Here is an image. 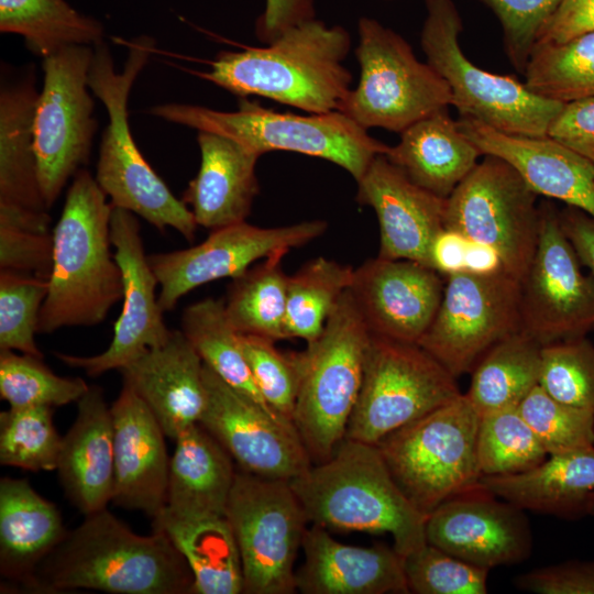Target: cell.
<instances>
[{
  "label": "cell",
  "instance_id": "cell-18",
  "mask_svg": "<svg viewBox=\"0 0 594 594\" xmlns=\"http://www.w3.org/2000/svg\"><path fill=\"white\" fill-rule=\"evenodd\" d=\"M204 381L206 405L199 424L237 468L290 482L312 465L294 424L230 386L205 364Z\"/></svg>",
  "mask_w": 594,
  "mask_h": 594
},
{
  "label": "cell",
  "instance_id": "cell-44",
  "mask_svg": "<svg viewBox=\"0 0 594 594\" xmlns=\"http://www.w3.org/2000/svg\"><path fill=\"white\" fill-rule=\"evenodd\" d=\"M48 211L0 207V270L48 280L53 265V231Z\"/></svg>",
  "mask_w": 594,
  "mask_h": 594
},
{
  "label": "cell",
  "instance_id": "cell-4",
  "mask_svg": "<svg viewBox=\"0 0 594 594\" xmlns=\"http://www.w3.org/2000/svg\"><path fill=\"white\" fill-rule=\"evenodd\" d=\"M154 50L153 37L141 35L131 40L124 67L117 73L107 45L102 42L94 46L88 86L105 105L109 118L95 178L112 206L131 211L161 232L173 228L193 241L198 227L193 212L147 163L129 125L130 91Z\"/></svg>",
  "mask_w": 594,
  "mask_h": 594
},
{
  "label": "cell",
  "instance_id": "cell-13",
  "mask_svg": "<svg viewBox=\"0 0 594 594\" xmlns=\"http://www.w3.org/2000/svg\"><path fill=\"white\" fill-rule=\"evenodd\" d=\"M538 196L509 163L484 155L447 198L444 227L495 248L505 272L520 282L538 243Z\"/></svg>",
  "mask_w": 594,
  "mask_h": 594
},
{
  "label": "cell",
  "instance_id": "cell-46",
  "mask_svg": "<svg viewBox=\"0 0 594 594\" xmlns=\"http://www.w3.org/2000/svg\"><path fill=\"white\" fill-rule=\"evenodd\" d=\"M47 290L46 279L0 270V351L43 358L34 336Z\"/></svg>",
  "mask_w": 594,
  "mask_h": 594
},
{
  "label": "cell",
  "instance_id": "cell-25",
  "mask_svg": "<svg viewBox=\"0 0 594 594\" xmlns=\"http://www.w3.org/2000/svg\"><path fill=\"white\" fill-rule=\"evenodd\" d=\"M120 372L174 440L198 424L206 405L204 362L182 330L147 349Z\"/></svg>",
  "mask_w": 594,
  "mask_h": 594
},
{
  "label": "cell",
  "instance_id": "cell-50",
  "mask_svg": "<svg viewBox=\"0 0 594 594\" xmlns=\"http://www.w3.org/2000/svg\"><path fill=\"white\" fill-rule=\"evenodd\" d=\"M496 15L508 59L524 73L537 34L561 0H480Z\"/></svg>",
  "mask_w": 594,
  "mask_h": 594
},
{
  "label": "cell",
  "instance_id": "cell-40",
  "mask_svg": "<svg viewBox=\"0 0 594 594\" xmlns=\"http://www.w3.org/2000/svg\"><path fill=\"white\" fill-rule=\"evenodd\" d=\"M522 74L528 89L548 100L568 103L594 97V32L535 45Z\"/></svg>",
  "mask_w": 594,
  "mask_h": 594
},
{
  "label": "cell",
  "instance_id": "cell-53",
  "mask_svg": "<svg viewBox=\"0 0 594 594\" xmlns=\"http://www.w3.org/2000/svg\"><path fill=\"white\" fill-rule=\"evenodd\" d=\"M592 32L594 0H561L541 25L535 45L560 44Z\"/></svg>",
  "mask_w": 594,
  "mask_h": 594
},
{
  "label": "cell",
  "instance_id": "cell-21",
  "mask_svg": "<svg viewBox=\"0 0 594 594\" xmlns=\"http://www.w3.org/2000/svg\"><path fill=\"white\" fill-rule=\"evenodd\" d=\"M442 275L410 260L375 257L354 270L351 295L373 336L418 343L442 299Z\"/></svg>",
  "mask_w": 594,
  "mask_h": 594
},
{
  "label": "cell",
  "instance_id": "cell-54",
  "mask_svg": "<svg viewBox=\"0 0 594 594\" xmlns=\"http://www.w3.org/2000/svg\"><path fill=\"white\" fill-rule=\"evenodd\" d=\"M315 18V0H266L256 20L255 33L268 44L287 29Z\"/></svg>",
  "mask_w": 594,
  "mask_h": 594
},
{
  "label": "cell",
  "instance_id": "cell-38",
  "mask_svg": "<svg viewBox=\"0 0 594 594\" xmlns=\"http://www.w3.org/2000/svg\"><path fill=\"white\" fill-rule=\"evenodd\" d=\"M284 254L251 266L233 278L224 300L227 316L240 334L279 341L286 331L287 278L282 267Z\"/></svg>",
  "mask_w": 594,
  "mask_h": 594
},
{
  "label": "cell",
  "instance_id": "cell-49",
  "mask_svg": "<svg viewBox=\"0 0 594 594\" xmlns=\"http://www.w3.org/2000/svg\"><path fill=\"white\" fill-rule=\"evenodd\" d=\"M409 593L485 594L490 570L468 563L428 542L403 557Z\"/></svg>",
  "mask_w": 594,
  "mask_h": 594
},
{
  "label": "cell",
  "instance_id": "cell-2",
  "mask_svg": "<svg viewBox=\"0 0 594 594\" xmlns=\"http://www.w3.org/2000/svg\"><path fill=\"white\" fill-rule=\"evenodd\" d=\"M351 35L340 25L310 19L284 31L265 47L220 52L206 80L244 98L260 96L309 113L339 111L351 90L343 62Z\"/></svg>",
  "mask_w": 594,
  "mask_h": 594
},
{
  "label": "cell",
  "instance_id": "cell-33",
  "mask_svg": "<svg viewBox=\"0 0 594 594\" xmlns=\"http://www.w3.org/2000/svg\"><path fill=\"white\" fill-rule=\"evenodd\" d=\"M34 74L0 89V207L46 212L34 150Z\"/></svg>",
  "mask_w": 594,
  "mask_h": 594
},
{
  "label": "cell",
  "instance_id": "cell-28",
  "mask_svg": "<svg viewBox=\"0 0 594 594\" xmlns=\"http://www.w3.org/2000/svg\"><path fill=\"white\" fill-rule=\"evenodd\" d=\"M200 166L182 200L198 226L216 230L244 222L260 193L255 173L258 155L212 132L198 131Z\"/></svg>",
  "mask_w": 594,
  "mask_h": 594
},
{
  "label": "cell",
  "instance_id": "cell-34",
  "mask_svg": "<svg viewBox=\"0 0 594 594\" xmlns=\"http://www.w3.org/2000/svg\"><path fill=\"white\" fill-rule=\"evenodd\" d=\"M152 526L186 560L194 578L191 594L243 593L240 552L226 516L179 519L161 512Z\"/></svg>",
  "mask_w": 594,
  "mask_h": 594
},
{
  "label": "cell",
  "instance_id": "cell-16",
  "mask_svg": "<svg viewBox=\"0 0 594 594\" xmlns=\"http://www.w3.org/2000/svg\"><path fill=\"white\" fill-rule=\"evenodd\" d=\"M537 248L520 280L521 330L541 345L594 331V276L584 274L550 201L540 205Z\"/></svg>",
  "mask_w": 594,
  "mask_h": 594
},
{
  "label": "cell",
  "instance_id": "cell-15",
  "mask_svg": "<svg viewBox=\"0 0 594 594\" xmlns=\"http://www.w3.org/2000/svg\"><path fill=\"white\" fill-rule=\"evenodd\" d=\"M446 278L437 314L417 344L458 378L492 346L521 330L520 282L506 272Z\"/></svg>",
  "mask_w": 594,
  "mask_h": 594
},
{
  "label": "cell",
  "instance_id": "cell-9",
  "mask_svg": "<svg viewBox=\"0 0 594 594\" xmlns=\"http://www.w3.org/2000/svg\"><path fill=\"white\" fill-rule=\"evenodd\" d=\"M425 7L420 45L426 62L448 84L451 106L460 117L508 134L546 136L564 103L534 94L512 76L473 64L460 45L462 19L453 0H425Z\"/></svg>",
  "mask_w": 594,
  "mask_h": 594
},
{
  "label": "cell",
  "instance_id": "cell-11",
  "mask_svg": "<svg viewBox=\"0 0 594 594\" xmlns=\"http://www.w3.org/2000/svg\"><path fill=\"white\" fill-rule=\"evenodd\" d=\"M226 517L240 552L243 593L296 592L295 561L309 521L290 482L237 468Z\"/></svg>",
  "mask_w": 594,
  "mask_h": 594
},
{
  "label": "cell",
  "instance_id": "cell-19",
  "mask_svg": "<svg viewBox=\"0 0 594 594\" xmlns=\"http://www.w3.org/2000/svg\"><path fill=\"white\" fill-rule=\"evenodd\" d=\"M110 239L123 276V305L113 338L103 352L92 356L54 353L63 363L81 369L89 376L120 371L147 349L164 343L170 332L164 322L156 295L158 283L144 253L135 215L113 206Z\"/></svg>",
  "mask_w": 594,
  "mask_h": 594
},
{
  "label": "cell",
  "instance_id": "cell-41",
  "mask_svg": "<svg viewBox=\"0 0 594 594\" xmlns=\"http://www.w3.org/2000/svg\"><path fill=\"white\" fill-rule=\"evenodd\" d=\"M547 457V451L518 408L481 415L477 460L482 476L525 472Z\"/></svg>",
  "mask_w": 594,
  "mask_h": 594
},
{
  "label": "cell",
  "instance_id": "cell-51",
  "mask_svg": "<svg viewBox=\"0 0 594 594\" xmlns=\"http://www.w3.org/2000/svg\"><path fill=\"white\" fill-rule=\"evenodd\" d=\"M517 587L537 594H594V560H571L516 578Z\"/></svg>",
  "mask_w": 594,
  "mask_h": 594
},
{
  "label": "cell",
  "instance_id": "cell-37",
  "mask_svg": "<svg viewBox=\"0 0 594 594\" xmlns=\"http://www.w3.org/2000/svg\"><path fill=\"white\" fill-rule=\"evenodd\" d=\"M182 331L208 369L273 411L254 382L241 346L240 333L227 316L223 299L209 297L189 305L182 316Z\"/></svg>",
  "mask_w": 594,
  "mask_h": 594
},
{
  "label": "cell",
  "instance_id": "cell-35",
  "mask_svg": "<svg viewBox=\"0 0 594 594\" xmlns=\"http://www.w3.org/2000/svg\"><path fill=\"white\" fill-rule=\"evenodd\" d=\"M542 346L522 330L492 346L473 367L466 397L481 415L517 408L539 385Z\"/></svg>",
  "mask_w": 594,
  "mask_h": 594
},
{
  "label": "cell",
  "instance_id": "cell-55",
  "mask_svg": "<svg viewBox=\"0 0 594 594\" xmlns=\"http://www.w3.org/2000/svg\"><path fill=\"white\" fill-rule=\"evenodd\" d=\"M468 244L462 233L444 227L431 244V267L444 277L465 272Z\"/></svg>",
  "mask_w": 594,
  "mask_h": 594
},
{
  "label": "cell",
  "instance_id": "cell-14",
  "mask_svg": "<svg viewBox=\"0 0 594 594\" xmlns=\"http://www.w3.org/2000/svg\"><path fill=\"white\" fill-rule=\"evenodd\" d=\"M94 46L74 45L43 58L44 80L34 114L40 187L50 209L89 161L97 131L88 72Z\"/></svg>",
  "mask_w": 594,
  "mask_h": 594
},
{
  "label": "cell",
  "instance_id": "cell-20",
  "mask_svg": "<svg viewBox=\"0 0 594 594\" xmlns=\"http://www.w3.org/2000/svg\"><path fill=\"white\" fill-rule=\"evenodd\" d=\"M425 535L428 543L486 570L520 563L532 548L524 509L480 486L431 512Z\"/></svg>",
  "mask_w": 594,
  "mask_h": 594
},
{
  "label": "cell",
  "instance_id": "cell-32",
  "mask_svg": "<svg viewBox=\"0 0 594 594\" xmlns=\"http://www.w3.org/2000/svg\"><path fill=\"white\" fill-rule=\"evenodd\" d=\"M479 486L524 510L583 517L594 493V446L549 454L525 472L482 476Z\"/></svg>",
  "mask_w": 594,
  "mask_h": 594
},
{
  "label": "cell",
  "instance_id": "cell-7",
  "mask_svg": "<svg viewBox=\"0 0 594 594\" xmlns=\"http://www.w3.org/2000/svg\"><path fill=\"white\" fill-rule=\"evenodd\" d=\"M371 332L350 289L322 333L300 352L293 424L312 464L330 459L345 439L364 373Z\"/></svg>",
  "mask_w": 594,
  "mask_h": 594
},
{
  "label": "cell",
  "instance_id": "cell-24",
  "mask_svg": "<svg viewBox=\"0 0 594 594\" xmlns=\"http://www.w3.org/2000/svg\"><path fill=\"white\" fill-rule=\"evenodd\" d=\"M460 130L482 155L509 163L539 196L563 201L594 219V165L546 136L514 135L460 117Z\"/></svg>",
  "mask_w": 594,
  "mask_h": 594
},
{
  "label": "cell",
  "instance_id": "cell-10",
  "mask_svg": "<svg viewBox=\"0 0 594 594\" xmlns=\"http://www.w3.org/2000/svg\"><path fill=\"white\" fill-rule=\"evenodd\" d=\"M358 33L360 80L348 92L340 112L365 130L402 133L451 106L448 84L427 62L417 58L402 35L367 16L359 20Z\"/></svg>",
  "mask_w": 594,
  "mask_h": 594
},
{
  "label": "cell",
  "instance_id": "cell-43",
  "mask_svg": "<svg viewBox=\"0 0 594 594\" xmlns=\"http://www.w3.org/2000/svg\"><path fill=\"white\" fill-rule=\"evenodd\" d=\"M89 385L81 377L54 374L42 358L0 351V397L10 407H59L77 403Z\"/></svg>",
  "mask_w": 594,
  "mask_h": 594
},
{
  "label": "cell",
  "instance_id": "cell-39",
  "mask_svg": "<svg viewBox=\"0 0 594 594\" xmlns=\"http://www.w3.org/2000/svg\"><path fill=\"white\" fill-rule=\"evenodd\" d=\"M354 270L319 256L287 278L286 331L288 339L312 343L341 297L350 289Z\"/></svg>",
  "mask_w": 594,
  "mask_h": 594
},
{
  "label": "cell",
  "instance_id": "cell-27",
  "mask_svg": "<svg viewBox=\"0 0 594 594\" xmlns=\"http://www.w3.org/2000/svg\"><path fill=\"white\" fill-rule=\"evenodd\" d=\"M76 404L75 421L62 437L56 471L66 497L87 515L112 501L113 421L111 408L97 385H89Z\"/></svg>",
  "mask_w": 594,
  "mask_h": 594
},
{
  "label": "cell",
  "instance_id": "cell-22",
  "mask_svg": "<svg viewBox=\"0 0 594 594\" xmlns=\"http://www.w3.org/2000/svg\"><path fill=\"white\" fill-rule=\"evenodd\" d=\"M356 183V201L373 208L378 220L377 256L431 267L430 249L444 228L447 198L414 184L385 154L375 156Z\"/></svg>",
  "mask_w": 594,
  "mask_h": 594
},
{
  "label": "cell",
  "instance_id": "cell-23",
  "mask_svg": "<svg viewBox=\"0 0 594 594\" xmlns=\"http://www.w3.org/2000/svg\"><path fill=\"white\" fill-rule=\"evenodd\" d=\"M116 506L154 518L166 506L170 458L157 419L127 384L110 406Z\"/></svg>",
  "mask_w": 594,
  "mask_h": 594
},
{
  "label": "cell",
  "instance_id": "cell-58",
  "mask_svg": "<svg viewBox=\"0 0 594 594\" xmlns=\"http://www.w3.org/2000/svg\"><path fill=\"white\" fill-rule=\"evenodd\" d=\"M586 512L587 515L594 516V493H592L588 498Z\"/></svg>",
  "mask_w": 594,
  "mask_h": 594
},
{
  "label": "cell",
  "instance_id": "cell-12",
  "mask_svg": "<svg viewBox=\"0 0 594 594\" xmlns=\"http://www.w3.org/2000/svg\"><path fill=\"white\" fill-rule=\"evenodd\" d=\"M457 380L418 344L371 334L345 438L377 444L460 396Z\"/></svg>",
  "mask_w": 594,
  "mask_h": 594
},
{
  "label": "cell",
  "instance_id": "cell-57",
  "mask_svg": "<svg viewBox=\"0 0 594 594\" xmlns=\"http://www.w3.org/2000/svg\"><path fill=\"white\" fill-rule=\"evenodd\" d=\"M465 272L477 275H493L505 272L498 251L490 244L469 240Z\"/></svg>",
  "mask_w": 594,
  "mask_h": 594
},
{
  "label": "cell",
  "instance_id": "cell-17",
  "mask_svg": "<svg viewBox=\"0 0 594 594\" xmlns=\"http://www.w3.org/2000/svg\"><path fill=\"white\" fill-rule=\"evenodd\" d=\"M327 222L309 220L262 228L246 221L212 230L198 245L147 255L160 286L158 304L163 311L198 286L242 275L256 262L284 254L321 237Z\"/></svg>",
  "mask_w": 594,
  "mask_h": 594
},
{
  "label": "cell",
  "instance_id": "cell-3",
  "mask_svg": "<svg viewBox=\"0 0 594 594\" xmlns=\"http://www.w3.org/2000/svg\"><path fill=\"white\" fill-rule=\"evenodd\" d=\"M112 209L96 178L79 169L53 229V265L37 333L99 324L122 299L123 276L110 251Z\"/></svg>",
  "mask_w": 594,
  "mask_h": 594
},
{
  "label": "cell",
  "instance_id": "cell-29",
  "mask_svg": "<svg viewBox=\"0 0 594 594\" xmlns=\"http://www.w3.org/2000/svg\"><path fill=\"white\" fill-rule=\"evenodd\" d=\"M175 444L161 512L179 519L226 516L237 474L230 454L199 422L184 430Z\"/></svg>",
  "mask_w": 594,
  "mask_h": 594
},
{
  "label": "cell",
  "instance_id": "cell-5",
  "mask_svg": "<svg viewBox=\"0 0 594 594\" xmlns=\"http://www.w3.org/2000/svg\"><path fill=\"white\" fill-rule=\"evenodd\" d=\"M290 484L310 524L389 534L402 557L427 542V515L400 491L376 444L345 438L330 459Z\"/></svg>",
  "mask_w": 594,
  "mask_h": 594
},
{
  "label": "cell",
  "instance_id": "cell-36",
  "mask_svg": "<svg viewBox=\"0 0 594 594\" xmlns=\"http://www.w3.org/2000/svg\"><path fill=\"white\" fill-rule=\"evenodd\" d=\"M0 32L21 35L45 58L68 46L102 43L105 28L65 0H0Z\"/></svg>",
  "mask_w": 594,
  "mask_h": 594
},
{
  "label": "cell",
  "instance_id": "cell-52",
  "mask_svg": "<svg viewBox=\"0 0 594 594\" xmlns=\"http://www.w3.org/2000/svg\"><path fill=\"white\" fill-rule=\"evenodd\" d=\"M547 135L594 165V97L564 103Z\"/></svg>",
  "mask_w": 594,
  "mask_h": 594
},
{
  "label": "cell",
  "instance_id": "cell-30",
  "mask_svg": "<svg viewBox=\"0 0 594 594\" xmlns=\"http://www.w3.org/2000/svg\"><path fill=\"white\" fill-rule=\"evenodd\" d=\"M385 155L414 184L448 198L477 165L482 153L444 108L404 130Z\"/></svg>",
  "mask_w": 594,
  "mask_h": 594
},
{
  "label": "cell",
  "instance_id": "cell-47",
  "mask_svg": "<svg viewBox=\"0 0 594 594\" xmlns=\"http://www.w3.org/2000/svg\"><path fill=\"white\" fill-rule=\"evenodd\" d=\"M549 454L594 446V416L537 385L517 407Z\"/></svg>",
  "mask_w": 594,
  "mask_h": 594
},
{
  "label": "cell",
  "instance_id": "cell-1",
  "mask_svg": "<svg viewBox=\"0 0 594 594\" xmlns=\"http://www.w3.org/2000/svg\"><path fill=\"white\" fill-rule=\"evenodd\" d=\"M84 516L37 565L25 590L191 594L193 573L164 532L135 534L107 507Z\"/></svg>",
  "mask_w": 594,
  "mask_h": 594
},
{
  "label": "cell",
  "instance_id": "cell-6",
  "mask_svg": "<svg viewBox=\"0 0 594 594\" xmlns=\"http://www.w3.org/2000/svg\"><path fill=\"white\" fill-rule=\"evenodd\" d=\"M148 112L168 122L227 136L258 156L288 151L327 160L345 169L355 182L375 156L388 150L340 111L301 116L241 99L235 111L170 102Z\"/></svg>",
  "mask_w": 594,
  "mask_h": 594
},
{
  "label": "cell",
  "instance_id": "cell-56",
  "mask_svg": "<svg viewBox=\"0 0 594 594\" xmlns=\"http://www.w3.org/2000/svg\"><path fill=\"white\" fill-rule=\"evenodd\" d=\"M559 216L561 227L581 264L594 276V219L582 210L569 206L559 211Z\"/></svg>",
  "mask_w": 594,
  "mask_h": 594
},
{
  "label": "cell",
  "instance_id": "cell-8",
  "mask_svg": "<svg viewBox=\"0 0 594 594\" xmlns=\"http://www.w3.org/2000/svg\"><path fill=\"white\" fill-rule=\"evenodd\" d=\"M480 417L461 394L376 444L394 481L422 514L479 486Z\"/></svg>",
  "mask_w": 594,
  "mask_h": 594
},
{
  "label": "cell",
  "instance_id": "cell-26",
  "mask_svg": "<svg viewBox=\"0 0 594 594\" xmlns=\"http://www.w3.org/2000/svg\"><path fill=\"white\" fill-rule=\"evenodd\" d=\"M301 549L305 560L296 571V587L302 594L409 593L403 557L394 547L345 544L311 524Z\"/></svg>",
  "mask_w": 594,
  "mask_h": 594
},
{
  "label": "cell",
  "instance_id": "cell-31",
  "mask_svg": "<svg viewBox=\"0 0 594 594\" xmlns=\"http://www.w3.org/2000/svg\"><path fill=\"white\" fill-rule=\"evenodd\" d=\"M67 529L55 504L24 479L0 480V574L25 590Z\"/></svg>",
  "mask_w": 594,
  "mask_h": 594
},
{
  "label": "cell",
  "instance_id": "cell-45",
  "mask_svg": "<svg viewBox=\"0 0 594 594\" xmlns=\"http://www.w3.org/2000/svg\"><path fill=\"white\" fill-rule=\"evenodd\" d=\"M539 385L594 416V344L582 337L543 345Z\"/></svg>",
  "mask_w": 594,
  "mask_h": 594
},
{
  "label": "cell",
  "instance_id": "cell-42",
  "mask_svg": "<svg viewBox=\"0 0 594 594\" xmlns=\"http://www.w3.org/2000/svg\"><path fill=\"white\" fill-rule=\"evenodd\" d=\"M62 437L51 407H10L0 413V463L28 471L57 468Z\"/></svg>",
  "mask_w": 594,
  "mask_h": 594
},
{
  "label": "cell",
  "instance_id": "cell-48",
  "mask_svg": "<svg viewBox=\"0 0 594 594\" xmlns=\"http://www.w3.org/2000/svg\"><path fill=\"white\" fill-rule=\"evenodd\" d=\"M240 342L265 403L293 424L300 382V352H283L275 341L252 334H240Z\"/></svg>",
  "mask_w": 594,
  "mask_h": 594
}]
</instances>
